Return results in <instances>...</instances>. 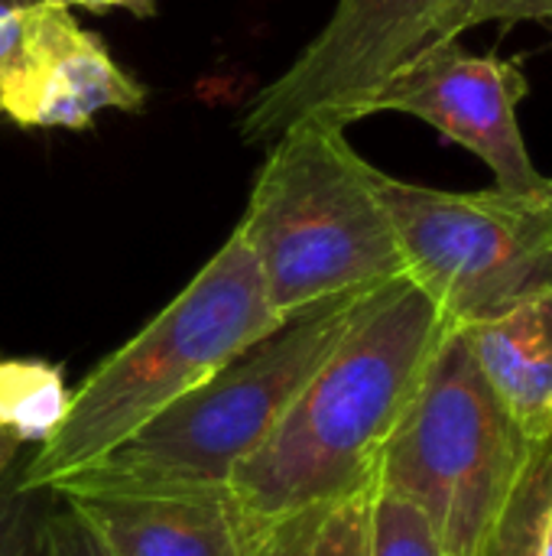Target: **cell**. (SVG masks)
Returning a JSON list of instances; mask_svg holds the SVG:
<instances>
[{"label": "cell", "instance_id": "cell-1", "mask_svg": "<svg viewBox=\"0 0 552 556\" xmlns=\"http://www.w3.org/2000/svg\"><path fill=\"white\" fill-rule=\"evenodd\" d=\"M452 329L407 274L368 296L335 352L228 482L251 554L303 556L335 505L377 485L381 453Z\"/></svg>", "mask_w": 552, "mask_h": 556}, {"label": "cell", "instance_id": "cell-2", "mask_svg": "<svg viewBox=\"0 0 552 556\" xmlns=\"http://www.w3.org/2000/svg\"><path fill=\"white\" fill-rule=\"evenodd\" d=\"M374 290L329 296L286 316L133 437L52 482V492L104 498L228 489L234 469L273 433Z\"/></svg>", "mask_w": 552, "mask_h": 556}, {"label": "cell", "instance_id": "cell-3", "mask_svg": "<svg viewBox=\"0 0 552 556\" xmlns=\"http://www.w3.org/2000/svg\"><path fill=\"white\" fill-rule=\"evenodd\" d=\"M280 323L260 267L234 228L192 283L72 391L62 427L20 469V482L52 489L101 459Z\"/></svg>", "mask_w": 552, "mask_h": 556}, {"label": "cell", "instance_id": "cell-4", "mask_svg": "<svg viewBox=\"0 0 552 556\" xmlns=\"http://www.w3.org/2000/svg\"><path fill=\"white\" fill-rule=\"evenodd\" d=\"M371 169L325 117H306L270 143L238 228L277 316L407 274Z\"/></svg>", "mask_w": 552, "mask_h": 556}, {"label": "cell", "instance_id": "cell-5", "mask_svg": "<svg viewBox=\"0 0 552 556\" xmlns=\"http://www.w3.org/2000/svg\"><path fill=\"white\" fill-rule=\"evenodd\" d=\"M537 446L491 394L465 332L452 329L381 453L377 489L410 502L446 556H485Z\"/></svg>", "mask_w": 552, "mask_h": 556}, {"label": "cell", "instance_id": "cell-6", "mask_svg": "<svg viewBox=\"0 0 552 556\" xmlns=\"http://www.w3.org/2000/svg\"><path fill=\"white\" fill-rule=\"evenodd\" d=\"M407 277L455 329L491 323L552 293L550 192H446L371 169ZM550 186V182H547Z\"/></svg>", "mask_w": 552, "mask_h": 556}, {"label": "cell", "instance_id": "cell-7", "mask_svg": "<svg viewBox=\"0 0 552 556\" xmlns=\"http://www.w3.org/2000/svg\"><path fill=\"white\" fill-rule=\"evenodd\" d=\"M475 0H338L299 59L264 85L238 121L244 143H273L306 117L338 127L368 117L374 94L433 46L472 29Z\"/></svg>", "mask_w": 552, "mask_h": 556}, {"label": "cell", "instance_id": "cell-8", "mask_svg": "<svg viewBox=\"0 0 552 556\" xmlns=\"http://www.w3.org/2000/svg\"><path fill=\"white\" fill-rule=\"evenodd\" d=\"M524 59L465 52L459 39L433 46L400 68L368 104V114L400 111L433 124L446 140L475 153L498 179V189L537 195L547 176L534 166L517 108L527 98Z\"/></svg>", "mask_w": 552, "mask_h": 556}, {"label": "cell", "instance_id": "cell-9", "mask_svg": "<svg viewBox=\"0 0 552 556\" xmlns=\"http://www.w3.org/2000/svg\"><path fill=\"white\" fill-rule=\"evenodd\" d=\"M146 88L68 10L39 3L23 49L0 72V114L20 127L85 130L101 111H140Z\"/></svg>", "mask_w": 552, "mask_h": 556}, {"label": "cell", "instance_id": "cell-10", "mask_svg": "<svg viewBox=\"0 0 552 556\" xmlns=\"http://www.w3.org/2000/svg\"><path fill=\"white\" fill-rule=\"evenodd\" d=\"M62 502L72 505L117 556H254L228 489Z\"/></svg>", "mask_w": 552, "mask_h": 556}, {"label": "cell", "instance_id": "cell-11", "mask_svg": "<svg viewBox=\"0 0 552 556\" xmlns=\"http://www.w3.org/2000/svg\"><path fill=\"white\" fill-rule=\"evenodd\" d=\"M465 342L511 420L534 440L552 437V293L462 329Z\"/></svg>", "mask_w": 552, "mask_h": 556}, {"label": "cell", "instance_id": "cell-12", "mask_svg": "<svg viewBox=\"0 0 552 556\" xmlns=\"http://www.w3.org/2000/svg\"><path fill=\"white\" fill-rule=\"evenodd\" d=\"M72 391L59 365L0 358V430L23 443H46L65 420Z\"/></svg>", "mask_w": 552, "mask_h": 556}, {"label": "cell", "instance_id": "cell-13", "mask_svg": "<svg viewBox=\"0 0 552 556\" xmlns=\"http://www.w3.org/2000/svg\"><path fill=\"white\" fill-rule=\"evenodd\" d=\"M552 505V437L543 440L521 476L517 489L511 492L485 556H540L543 528Z\"/></svg>", "mask_w": 552, "mask_h": 556}, {"label": "cell", "instance_id": "cell-14", "mask_svg": "<svg viewBox=\"0 0 552 556\" xmlns=\"http://www.w3.org/2000/svg\"><path fill=\"white\" fill-rule=\"evenodd\" d=\"M52 489H26L20 469L0 485V556H46V518Z\"/></svg>", "mask_w": 552, "mask_h": 556}, {"label": "cell", "instance_id": "cell-15", "mask_svg": "<svg viewBox=\"0 0 552 556\" xmlns=\"http://www.w3.org/2000/svg\"><path fill=\"white\" fill-rule=\"evenodd\" d=\"M371 556H446L433 538L426 518L403 498L374 489V515H371Z\"/></svg>", "mask_w": 552, "mask_h": 556}, {"label": "cell", "instance_id": "cell-16", "mask_svg": "<svg viewBox=\"0 0 552 556\" xmlns=\"http://www.w3.org/2000/svg\"><path fill=\"white\" fill-rule=\"evenodd\" d=\"M377 489V485H374ZM374 489H364L335 505L312 531L303 556H371Z\"/></svg>", "mask_w": 552, "mask_h": 556}, {"label": "cell", "instance_id": "cell-17", "mask_svg": "<svg viewBox=\"0 0 552 556\" xmlns=\"http://www.w3.org/2000/svg\"><path fill=\"white\" fill-rule=\"evenodd\" d=\"M46 556H117L98 531L59 495L46 518Z\"/></svg>", "mask_w": 552, "mask_h": 556}, {"label": "cell", "instance_id": "cell-18", "mask_svg": "<svg viewBox=\"0 0 552 556\" xmlns=\"http://www.w3.org/2000/svg\"><path fill=\"white\" fill-rule=\"evenodd\" d=\"M543 20L552 26V0H475L472 26L482 23H524Z\"/></svg>", "mask_w": 552, "mask_h": 556}, {"label": "cell", "instance_id": "cell-19", "mask_svg": "<svg viewBox=\"0 0 552 556\" xmlns=\"http://www.w3.org/2000/svg\"><path fill=\"white\" fill-rule=\"evenodd\" d=\"M42 0H0V72L16 59L29 33V20Z\"/></svg>", "mask_w": 552, "mask_h": 556}, {"label": "cell", "instance_id": "cell-20", "mask_svg": "<svg viewBox=\"0 0 552 556\" xmlns=\"http://www.w3.org/2000/svg\"><path fill=\"white\" fill-rule=\"evenodd\" d=\"M42 3L62 7V10L81 7L91 13H104V10H130L133 16H153L156 13V0H42Z\"/></svg>", "mask_w": 552, "mask_h": 556}, {"label": "cell", "instance_id": "cell-21", "mask_svg": "<svg viewBox=\"0 0 552 556\" xmlns=\"http://www.w3.org/2000/svg\"><path fill=\"white\" fill-rule=\"evenodd\" d=\"M16 456H20V443L0 430V485H3V479L10 476V469L16 466Z\"/></svg>", "mask_w": 552, "mask_h": 556}, {"label": "cell", "instance_id": "cell-22", "mask_svg": "<svg viewBox=\"0 0 552 556\" xmlns=\"http://www.w3.org/2000/svg\"><path fill=\"white\" fill-rule=\"evenodd\" d=\"M540 556H552V505L550 515H547V528H543V547H540Z\"/></svg>", "mask_w": 552, "mask_h": 556}, {"label": "cell", "instance_id": "cell-23", "mask_svg": "<svg viewBox=\"0 0 552 556\" xmlns=\"http://www.w3.org/2000/svg\"><path fill=\"white\" fill-rule=\"evenodd\" d=\"M547 192H550V199H552V179H550V186H547Z\"/></svg>", "mask_w": 552, "mask_h": 556}]
</instances>
